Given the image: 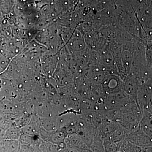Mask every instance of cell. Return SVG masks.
Masks as SVG:
<instances>
[{"mask_svg": "<svg viewBox=\"0 0 152 152\" xmlns=\"http://www.w3.org/2000/svg\"><path fill=\"white\" fill-rule=\"evenodd\" d=\"M20 147L18 140H0V152H19Z\"/></svg>", "mask_w": 152, "mask_h": 152, "instance_id": "1", "label": "cell"}, {"mask_svg": "<svg viewBox=\"0 0 152 152\" xmlns=\"http://www.w3.org/2000/svg\"><path fill=\"white\" fill-rule=\"evenodd\" d=\"M129 147L130 152H142L141 149L137 145H132Z\"/></svg>", "mask_w": 152, "mask_h": 152, "instance_id": "2", "label": "cell"}, {"mask_svg": "<svg viewBox=\"0 0 152 152\" xmlns=\"http://www.w3.org/2000/svg\"><path fill=\"white\" fill-rule=\"evenodd\" d=\"M142 152H151V148L150 147H146L142 148Z\"/></svg>", "mask_w": 152, "mask_h": 152, "instance_id": "3", "label": "cell"}]
</instances>
